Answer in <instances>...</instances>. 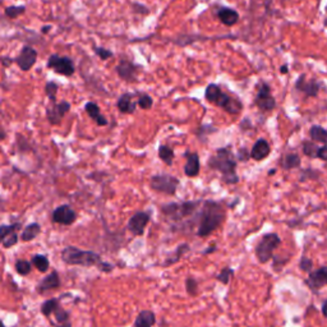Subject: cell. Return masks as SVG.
<instances>
[{"label":"cell","instance_id":"7c38bea8","mask_svg":"<svg viewBox=\"0 0 327 327\" xmlns=\"http://www.w3.org/2000/svg\"><path fill=\"white\" fill-rule=\"evenodd\" d=\"M37 55L39 54H37V51L34 47L26 45V46L22 47L19 55L14 59V63H17V65H18L21 70L29 72V70H31V68L36 64Z\"/></svg>","mask_w":327,"mask_h":327},{"label":"cell","instance_id":"e575fe53","mask_svg":"<svg viewBox=\"0 0 327 327\" xmlns=\"http://www.w3.org/2000/svg\"><path fill=\"white\" fill-rule=\"evenodd\" d=\"M234 276V270L230 267H225L221 270V272L217 276H216V279H217L220 283H223L224 285H228L229 283H230L231 278Z\"/></svg>","mask_w":327,"mask_h":327},{"label":"cell","instance_id":"8d00e7d4","mask_svg":"<svg viewBox=\"0 0 327 327\" xmlns=\"http://www.w3.org/2000/svg\"><path fill=\"white\" fill-rule=\"evenodd\" d=\"M31 267H32L31 262H29V261H26V260H19V261H17V263H16L17 272L22 276L29 275V274L31 272Z\"/></svg>","mask_w":327,"mask_h":327},{"label":"cell","instance_id":"83f0119b","mask_svg":"<svg viewBox=\"0 0 327 327\" xmlns=\"http://www.w3.org/2000/svg\"><path fill=\"white\" fill-rule=\"evenodd\" d=\"M40 231H41V226H40L39 224L37 223L30 224V225H27L26 228L23 229V231H22L21 239L23 241L34 240V239L39 235Z\"/></svg>","mask_w":327,"mask_h":327},{"label":"cell","instance_id":"836d02e7","mask_svg":"<svg viewBox=\"0 0 327 327\" xmlns=\"http://www.w3.org/2000/svg\"><path fill=\"white\" fill-rule=\"evenodd\" d=\"M58 90H59V86H58L55 82H52V80H50V82H47V84L45 85V94H46V96L49 97L50 101L55 102V100H57Z\"/></svg>","mask_w":327,"mask_h":327},{"label":"cell","instance_id":"2e32d148","mask_svg":"<svg viewBox=\"0 0 327 327\" xmlns=\"http://www.w3.org/2000/svg\"><path fill=\"white\" fill-rule=\"evenodd\" d=\"M185 165H184V174L188 178H195L200 174L201 170V162L200 156L197 152H190V151H185L184 152Z\"/></svg>","mask_w":327,"mask_h":327},{"label":"cell","instance_id":"f907efd6","mask_svg":"<svg viewBox=\"0 0 327 327\" xmlns=\"http://www.w3.org/2000/svg\"><path fill=\"white\" fill-rule=\"evenodd\" d=\"M50 30H51V26H49V24H47V26L42 27V29H41V32H42V34H47V32H49Z\"/></svg>","mask_w":327,"mask_h":327},{"label":"cell","instance_id":"5bb4252c","mask_svg":"<svg viewBox=\"0 0 327 327\" xmlns=\"http://www.w3.org/2000/svg\"><path fill=\"white\" fill-rule=\"evenodd\" d=\"M148 223H150V213L140 211V212H135L129 219V221H128V230L134 236H141L145 233L146 226L148 225Z\"/></svg>","mask_w":327,"mask_h":327},{"label":"cell","instance_id":"d6986e66","mask_svg":"<svg viewBox=\"0 0 327 327\" xmlns=\"http://www.w3.org/2000/svg\"><path fill=\"white\" fill-rule=\"evenodd\" d=\"M270 143L266 140H263V138H260V140L256 141L252 150H251V158H253L255 161H263L270 156Z\"/></svg>","mask_w":327,"mask_h":327},{"label":"cell","instance_id":"bcb514c9","mask_svg":"<svg viewBox=\"0 0 327 327\" xmlns=\"http://www.w3.org/2000/svg\"><path fill=\"white\" fill-rule=\"evenodd\" d=\"M97 267H99V270H101L102 272H110V271L113 270V266L110 265V263H106V262H102L101 265H99Z\"/></svg>","mask_w":327,"mask_h":327},{"label":"cell","instance_id":"6da1fadb","mask_svg":"<svg viewBox=\"0 0 327 327\" xmlns=\"http://www.w3.org/2000/svg\"><path fill=\"white\" fill-rule=\"evenodd\" d=\"M225 217V208L221 203L210 200L205 201L197 215V235L200 238L211 235L213 231L220 228Z\"/></svg>","mask_w":327,"mask_h":327},{"label":"cell","instance_id":"1f68e13d","mask_svg":"<svg viewBox=\"0 0 327 327\" xmlns=\"http://www.w3.org/2000/svg\"><path fill=\"white\" fill-rule=\"evenodd\" d=\"M24 12H26V7L24 6H9L4 9V14L11 19L18 18Z\"/></svg>","mask_w":327,"mask_h":327},{"label":"cell","instance_id":"f546056e","mask_svg":"<svg viewBox=\"0 0 327 327\" xmlns=\"http://www.w3.org/2000/svg\"><path fill=\"white\" fill-rule=\"evenodd\" d=\"M318 150L319 147L316 145V142H313V141H303V143H302V151H303V153L307 156V157L317 158Z\"/></svg>","mask_w":327,"mask_h":327},{"label":"cell","instance_id":"4316f807","mask_svg":"<svg viewBox=\"0 0 327 327\" xmlns=\"http://www.w3.org/2000/svg\"><path fill=\"white\" fill-rule=\"evenodd\" d=\"M157 153H158V157L161 158V161H162L164 164H167L168 167H172L173 162H174L175 153H174V151L169 147V146L160 145Z\"/></svg>","mask_w":327,"mask_h":327},{"label":"cell","instance_id":"4fadbf2b","mask_svg":"<svg viewBox=\"0 0 327 327\" xmlns=\"http://www.w3.org/2000/svg\"><path fill=\"white\" fill-rule=\"evenodd\" d=\"M51 220L60 225H72L77 220V213L69 205H62L52 211Z\"/></svg>","mask_w":327,"mask_h":327},{"label":"cell","instance_id":"7dc6e473","mask_svg":"<svg viewBox=\"0 0 327 327\" xmlns=\"http://www.w3.org/2000/svg\"><path fill=\"white\" fill-rule=\"evenodd\" d=\"M288 72H289L288 65H286V64L281 65V67H280V73H281V74H286V73H288Z\"/></svg>","mask_w":327,"mask_h":327},{"label":"cell","instance_id":"9c48e42d","mask_svg":"<svg viewBox=\"0 0 327 327\" xmlns=\"http://www.w3.org/2000/svg\"><path fill=\"white\" fill-rule=\"evenodd\" d=\"M255 104L261 112H272L276 107V100L271 94L270 85L266 82H261L257 86V94L255 97Z\"/></svg>","mask_w":327,"mask_h":327},{"label":"cell","instance_id":"44dd1931","mask_svg":"<svg viewBox=\"0 0 327 327\" xmlns=\"http://www.w3.org/2000/svg\"><path fill=\"white\" fill-rule=\"evenodd\" d=\"M85 110H86L87 115H89V117L91 118V119L99 125V127H106V125L109 124V122H107V119L105 118V115L101 114V112H100V107L96 102L89 101L86 105H85Z\"/></svg>","mask_w":327,"mask_h":327},{"label":"cell","instance_id":"30bf717a","mask_svg":"<svg viewBox=\"0 0 327 327\" xmlns=\"http://www.w3.org/2000/svg\"><path fill=\"white\" fill-rule=\"evenodd\" d=\"M306 77H307L306 74L299 75L295 85H294V87H295L296 91L302 92V94L306 95L307 97H317L322 89V82H319V80H316V79L308 80Z\"/></svg>","mask_w":327,"mask_h":327},{"label":"cell","instance_id":"e0dca14e","mask_svg":"<svg viewBox=\"0 0 327 327\" xmlns=\"http://www.w3.org/2000/svg\"><path fill=\"white\" fill-rule=\"evenodd\" d=\"M216 17L226 27H231L239 22L238 12L235 9L228 8V7H217L216 8Z\"/></svg>","mask_w":327,"mask_h":327},{"label":"cell","instance_id":"484cf974","mask_svg":"<svg viewBox=\"0 0 327 327\" xmlns=\"http://www.w3.org/2000/svg\"><path fill=\"white\" fill-rule=\"evenodd\" d=\"M309 138L313 142L322 143V146H327V129L321 125H312L309 128Z\"/></svg>","mask_w":327,"mask_h":327},{"label":"cell","instance_id":"8992f818","mask_svg":"<svg viewBox=\"0 0 327 327\" xmlns=\"http://www.w3.org/2000/svg\"><path fill=\"white\" fill-rule=\"evenodd\" d=\"M281 239L278 234H265L256 247V256L261 263H266L274 257V251L280 246Z\"/></svg>","mask_w":327,"mask_h":327},{"label":"cell","instance_id":"74e56055","mask_svg":"<svg viewBox=\"0 0 327 327\" xmlns=\"http://www.w3.org/2000/svg\"><path fill=\"white\" fill-rule=\"evenodd\" d=\"M92 49H94L95 54H96L101 60H109L110 58L114 57V54H113L112 50L105 49V47H102V46H94Z\"/></svg>","mask_w":327,"mask_h":327},{"label":"cell","instance_id":"f6af8a7d","mask_svg":"<svg viewBox=\"0 0 327 327\" xmlns=\"http://www.w3.org/2000/svg\"><path fill=\"white\" fill-rule=\"evenodd\" d=\"M317 158H319V160L322 161H327V146H321V147H319Z\"/></svg>","mask_w":327,"mask_h":327},{"label":"cell","instance_id":"3957f363","mask_svg":"<svg viewBox=\"0 0 327 327\" xmlns=\"http://www.w3.org/2000/svg\"><path fill=\"white\" fill-rule=\"evenodd\" d=\"M202 201H187L180 203H168L161 207V212L169 221L174 224H189V219L195 217L202 207Z\"/></svg>","mask_w":327,"mask_h":327},{"label":"cell","instance_id":"ffe728a7","mask_svg":"<svg viewBox=\"0 0 327 327\" xmlns=\"http://www.w3.org/2000/svg\"><path fill=\"white\" fill-rule=\"evenodd\" d=\"M137 102L134 101V95L129 94H123L122 96L119 97L117 102L118 110H119L122 114H133L135 112V107H137Z\"/></svg>","mask_w":327,"mask_h":327},{"label":"cell","instance_id":"4dcf8cb0","mask_svg":"<svg viewBox=\"0 0 327 327\" xmlns=\"http://www.w3.org/2000/svg\"><path fill=\"white\" fill-rule=\"evenodd\" d=\"M59 307V299H47L41 304V312L45 317H50Z\"/></svg>","mask_w":327,"mask_h":327},{"label":"cell","instance_id":"681fc988","mask_svg":"<svg viewBox=\"0 0 327 327\" xmlns=\"http://www.w3.org/2000/svg\"><path fill=\"white\" fill-rule=\"evenodd\" d=\"M213 251H216V246H211V247L208 248V250H206L203 253H205V255H208V253L213 252Z\"/></svg>","mask_w":327,"mask_h":327},{"label":"cell","instance_id":"9a60e30c","mask_svg":"<svg viewBox=\"0 0 327 327\" xmlns=\"http://www.w3.org/2000/svg\"><path fill=\"white\" fill-rule=\"evenodd\" d=\"M138 65L133 64L132 62L127 59H122L118 65L115 67V72L117 74L122 78L125 82H135L137 80V73H138Z\"/></svg>","mask_w":327,"mask_h":327},{"label":"cell","instance_id":"ee69618b","mask_svg":"<svg viewBox=\"0 0 327 327\" xmlns=\"http://www.w3.org/2000/svg\"><path fill=\"white\" fill-rule=\"evenodd\" d=\"M312 266H313V262H312V260H309V258L307 257H303L301 261V268L303 271H307V272H309V271L312 270Z\"/></svg>","mask_w":327,"mask_h":327},{"label":"cell","instance_id":"d6a6232c","mask_svg":"<svg viewBox=\"0 0 327 327\" xmlns=\"http://www.w3.org/2000/svg\"><path fill=\"white\" fill-rule=\"evenodd\" d=\"M188 251H189V246H188V244H180L179 247L177 248V251H175V257H172V258H169V260H167L164 265L170 266V265H173V263L178 262V261H179V258L182 257V256H184V253L188 252Z\"/></svg>","mask_w":327,"mask_h":327},{"label":"cell","instance_id":"c3c4849f","mask_svg":"<svg viewBox=\"0 0 327 327\" xmlns=\"http://www.w3.org/2000/svg\"><path fill=\"white\" fill-rule=\"evenodd\" d=\"M322 313H323L324 317L327 318V301H324L323 304H322Z\"/></svg>","mask_w":327,"mask_h":327},{"label":"cell","instance_id":"cb8c5ba5","mask_svg":"<svg viewBox=\"0 0 327 327\" xmlns=\"http://www.w3.org/2000/svg\"><path fill=\"white\" fill-rule=\"evenodd\" d=\"M302 160L299 157L298 153H286V155L283 156V158L280 160V165L283 169L285 170H291V169H298L301 168Z\"/></svg>","mask_w":327,"mask_h":327},{"label":"cell","instance_id":"d590c367","mask_svg":"<svg viewBox=\"0 0 327 327\" xmlns=\"http://www.w3.org/2000/svg\"><path fill=\"white\" fill-rule=\"evenodd\" d=\"M137 104L142 110H148L151 109V106L153 105V100L150 95L140 94V97H138L137 100Z\"/></svg>","mask_w":327,"mask_h":327},{"label":"cell","instance_id":"ac0fdd59","mask_svg":"<svg viewBox=\"0 0 327 327\" xmlns=\"http://www.w3.org/2000/svg\"><path fill=\"white\" fill-rule=\"evenodd\" d=\"M307 284L312 290H318L327 285V267H321L313 272H309Z\"/></svg>","mask_w":327,"mask_h":327},{"label":"cell","instance_id":"7a4b0ae2","mask_svg":"<svg viewBox=\"0 0 327 327\" xmlns=\"http://www.w3.org/2000/svg\"><path fill=\"white\" fill-rule=\"evenodd\" d=\"M208 168L221 174L224 182L226 184H236L239 182V177L236 174V160L235 155L230 147H220L216 152L208 158Z\"/></svg>","mask_w":327,"mask_h":327},{"label":"cell","instance_id":"7402d4cb","mask_svg":"<svg viewBox=\"0 0 327 327\" xmlns=\"http://www.w3.org/2000/svg\"><path fill=\"white\" fill-rule=\"evenodd\" d=\"M59 285H60L59 276H58V274L55 272V271H52L50 275L45 276V278L42 279L41 283H40L39 286H37V290L41 291V293H44V291L59 288Z\"/></svg>","mask_w":327,"mask_h":327},{"label":"cell","instance_id":"b9f144b4","mask_svg":"<svg viewBox=\"0 0 327 327\" xmlns=\"http://www.w3.org/2000/svg\"><path fill=\"white\" fill-rule=\"evenodd\" d=\"M132 9L135 14H143V16H147V14L150 13V9L146 8V7H143L142 4H138V3H133Z\"/></svg>","mask_w":327,"mask_h":327},{"label":"cell","instance_id":"8fae6325","mask_svg":"<svg viewBox=\"0 0 327 327\" xmlns=\"http://www.w3.org/2000/svg\"><path fill=\"white\" fill-rule=\"evenodd\" d=\"M70 102L62 101V102H52L51 106L46 109V119L51 125H59L62 123L63 118L70 112Z\"/></svg>","mask_w":327,"mask_h":327},{"label":"cell","instance_id":"f1b7e54d","mask_svg":"<svg viewBox=\"0 0 327 327\" xmlns=\"http://www.w3.org/2000/svg\"><path fill=\"white\" fill-rule=\"evenodd\" d=\"M31 263L40 271V272H46L49 270V260H47L46 256L44 255H35L34 257L31 258Z\"/></svg>","mask_w":327,"mask_h":327},{"label":"cell","instance_id":"60d3db41","mask_svg":"<svg viewBox=\"0 0 327 327\" xmlns=\"http://www.w3.org/2000/svg\"><path fill=\"white\" fill-rule=\"evenodd\" d=\"M185 289L189 295H196L197 294V281L193 278H188L185 280Z\"/></svg>","mask_w":327,"mask_h":327},{"label":"cell","instance_id":"5b68a950","mask_svg":"<svg viewBox=\"0 0 327 327\" xmlns=\"http://www.w3.org/2000/svg\"><path fill=\"white\" fill-rule=\"evenodd\" d=\"M62 260L68 265H78V266H99L102 261L100 255L92 251H84L77 247H65L62 251Z\"/></svg>","mask_w":327,"mask_h":327},{"label":"cell","instance_id":"277c9868","mask_svg":"<svg viewBox=\"0 0 327 327\" xmlns=\"http://www.w3.org/2000/svg\"><path fill=\"white\" fill-rule=\"evenodd\" d=\"M205 99L210 104L216 105L228 114L236 115L243 110V104H241L240 100L238 97H231L230 95L224 92L219 85L210 84L206 87Z\"/></svg>","mask_w":327,"mask_h":327},{"label":"cell","instance_id":"52a82bcc","mask_svg":"<svg viewBox=\"0 0 327 327\" xmlns=\"http://www.w3.org/2000/svg\"><path fill=\"white\" fill-rule=\"evenodd\" d=\"M180 182L178 178L169 174H157L151 178V188L158 193L168 196H174L177 193Z\"/></svg>","mask_w":327,"mask_h":327},{"label":"cell","instance_id":"ba28073f","mask_svg":"<svg viewBox=\"0 0 327 327\" xmlns=\"http://www.w3.org/2000/svg\"><path fill=\"white\" fill-rule=\"evenodd\" d=\"M46 67L49 69L54 70L58 74H62L64 77H72L75 73L74 62L69 57H60L58 54H51L47 59Z\"/></svg>","mask_w":327,"mask_h":327},{"label":"cell","instance_id":"816d5d0a","mask_svg":"<svg viewBox=\"0 0 327 327\" xmlns=\"http://www.w3.org/2000/svg\"><path fill=\"white\" fill-rule=\"evenodd\" d=\"M2 327H6V326H4V324H2Z\"/></svg>","mask_w":327,"mask_h":327},{"label":"cell","instance_id":"f35d334b","mask_svg":"<svg viewBox=\"0 0 327 327\" xmlns=\"http://www.w3.org/2000/svg\"><path fill=\"white\" fill-rule=\"evenodd\" d=\"M17 241H18V235H17V233L8 234L7 236L2 238V244H3L4 248L13 247V246H16L17 244Z\"/></svg>","mask_w":327,"mask_h":327},{"label":"cell","instance_id":"d4e9b609","mask_svg":"<svg viewBox=\"0 0 327 327\" xmlns=\"http://www.w3.org/2000/svg\"><path fill=\"white\" fill-rule=\"evenodd\" d=\"M156 322V316L152 311H142L134 321V327H152Z\"/></svg>","mask_w":327,"mask_h":327},{"label":"cell","instance_id":"603a6c76","mask_svg":"<svg viewBox=\"0 0 327 327\" xmlns=\"http://www.w3.org/2000/svg\"><path fill=\"white\" fill-rule=\"evenodd\" d=\"M52 317H54V321H51V323L54 324L55 327H72V323H70L69 319V313H68L65 309H63L60 306L55 309L54 313H52Z\"/></svg>","mask_w":327,"mask_h":327},{"label":"cell","instance_id":"7bdbcfd3","mask_svg":"<svg viewBox=\"0 0 327 327\" xmlns=\"http://www.w3.org/2000/svg\"><path fill=\"white\" fill-rule=\"evenodd\" d=\"M236 157H238L240 161H247L248 158L251 157V151H250V152H248L247 148H246V147L239 148L238 153H236Z\"/></svg>","mask_w":327,"mask_h":327},{"label":"cell","instance_id":"ab89813d","mask_svg":"<svg viewBox=\"0 0 327 327\" xmlns=\"http://www.w3.org/2000/svg\"><path fill=\"white\" fill-rule=\"evenodd\" d=\"M21 228V224H13V225H3L2 228H0V236L2 238H4V236H7L8 234H12V233H16L17 229Z\"/></svg>","mask_w":327,"mask_h":327}]
</instances>
